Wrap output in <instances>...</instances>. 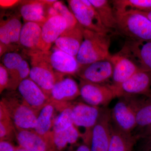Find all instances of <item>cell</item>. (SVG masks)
<instances>
[{
    "label": "cell",
    "instance_id": "1",
    "mask_svg": "<svg viewBox=\"0 0 151 151\" xmlns=\"http://www.w3.org/2000/svg\"><path fill=\"white\" fill-rule=\"evenodd\" d=\"M84 39L76 57L80 65L104 60L111 56V38L108 33L97 32L84 28Z\"/></svg>",
    "mask_w": 151,
    "mask_h": 151
},
{
    "label": "cell",
    "instance_id": "10",
    "mask_svg": "<svg viewBox=\"0 0 151 151\" xmlns=\"http://www.w3.org/2000/svg\"><path fill=\"white\" fill-rule=\"evenodd\" d=\"M24 55L18 51L12 52L1 58V63L8 71L9 76L7 90L16 91L22 81L29 77L30 66Z\"/></svg>",
    "mask_w": 151,
    "mask_h": 151
},
{
    "label": "cell",
    "instance_id": "9",
    "mask_svg": "<svg viewBox=\"0 0 151 151\" xmlns=\"http://www.w3.org/2000/svg\"><path fill=\"white\" fill-rule=\"evenodd\" d=\"M80 97L83 102L98 107H107L117 97L115 89L111 85L91 83L79 79Z\"/></svg>",
    "mask_w": 151,
    "mask_h": 151
},
{
    "label": "cell",
    "instance_id": "25",
    "mask_svg": "<svg viewBox=\"0 0 151 151\" xmlns=\"http://www.w3.org/2000/svg\"><path fill=\"white\" fill-rule=\"evenodd\" d=\"M137 140L132 133L119 129L111 122V141L108 151H132Z\"/></svg>",
    "mask_w": 151,
    "mask_h": 151
},
{
    "label": "cell",
    "instance_id": "28",
    "mask_svg": "<svg viewBox=\"0 0 151 151\" xmlns=\"http://www.w3.org/2000/svg\"><path fill=\"white\" fill-rule=\"evenodd\" d=\"M80 139V133L74 125L63 132L53 133V144L56 151L65 150L68 145H73L78 143Z\"/></svg>",
    "mask_w": 151,
    "mask_h": 151
},
{
    "label": "cell",
    "instance_id": "7",
    "mask_svg": "<svg viewBox=\"0 0 151 151\" xmlns=\"http://www.w3.org/2000/svg\"><path fill=\"white\" fill-rule=\"evenodd\" d=\"M18 9L4 10L0 19V43L6 46L7 52L21 49L19 37L23 24Z\"/></svg>",
    "mask_w": 151,
    "mask_h": 151
},
{
    "label": "cell",
    "instance_id": "35",
    "mask_svg": "<svg viewBox=\"0 0 151 151\" xmlns=\"http://www.w3.org/2000/svg\"><path fill=\"white\" fill-rule=\"evenodd\" d=\"M139 140L141 142L138 151H151V136Z\"/></svg>",
    "mask_w": 151,
    "mask_h": 151
},
{
    "label": "cell",
    "instance_id": "14",
    "mask_svg": "<svg viewBox=\"0 0 151 151\" xmlns=\"http://www.w3.org/2000/svg\"><path fill=\"white\" fill-rule=\"evenodd\" d=\"M151 74L140 69L120 86L117 97L144 95L151 97Z\"/></svg>",
    "mask_w": 151,
    "mask_h": 151
},
{
    "label": "cell",
    "instance_id": "5",
    "mask_svg": "<svg viewBox=\"0 0 151 151\" xmlns=\"http://www.w3.org/2000/svg\"><path fill=\"white\" fill-rule=\"evenodd\" d=\"M104 107L92 106L82 102L73 101V125L81 135L82 142L91 145L92 131Z\"/></svg>",
    "mask_w": 151,
    "mask_h": 151
},
{
    "label": "cell",
    "instance_id": "12",
    "mask_svg": "<svg viewBox=\"0 0 151 151\" xmlns=\"http://www.w3.org/2000/svg\"><path fill=\"white\" fill-rule=\"evenodd\" d=\"M111 110L104 107L92 132L91 151H108L111 137Z\"/></svg>",
    "mask_w": 151,
    "mask_h": 151
},
{
    "label": "cell",
    "instance_id": "38",
    "mask_svg": "<svg viewBox=\"0 0 151 151\" xmlns=\"http://www.w3.org/2000/svg\"><path fill=\"white\" fill-rule=\"evenodd\" d=\"M134 136L137 137L138 140L151 136V124L147 127L138 131L137 134L134 135Z\"/></svg>",
    "mask_w": 151,
    "mask_h": 151
},
{
    "label": "cell",
    "instance_id": "22",
    "mask_svg": "<svg viewBox=\"0 0 151 151\" xmlns=\"http://www.w3.org/2000/svg\"><path fill=\"white\" fill-rule=\"evenodd\" d=\"M84 28L78 23L66 29L55 42L58 49L76 58L84 39Z\"/></svg>",
    "mask_w": 151,
    "mask_h": 151
},
{
    "label": "cell",
    "instance_id": "30",
    "mask_svg": "<svg viewBox=\"0 0 151 151\" xmlns=\"http://www.w3.org/2000/svg\"><path fill=\"white\" fill-rule=\"evenodd\" d=\"M112 3L115 12L151 10V0H115Z\"/></svg>",
    "mask_w": 151,
    "mask_h": 151
},
{
    "label": "cell",
    "instance_id": "20",
    "mask_svg": "<svg viewBox=\"0 0 151 151\" xmlns=\"http://www.w3.org/2000/svg\"><path fill=\"white\" fill-rule=\"evenodd\" d=\"M17 90L27 105L38 112L50 101L40 87L29 77L22 81Z\"/></svg>",
    "mask_w": 151,
    "mask_h": 151
},
{
    "label": "cell",
    "instance_id": "26",
    "mask_svg": "<svg viewBox=\"0 0 151 151\" xmlns=\"http://www.w3.org/2000/svg\"><path fill=\"white\" fill-rule=\"evenodd\" d=\"M51 102L53 103L56 109V117L53 126V133L63 132L73 126V102L68 103Z\"/></svg>",
    "mask_w": 151,
    "mask_h": 151
},
{
    "label": "cell",
    "instance_id": "13",
    "mask_svg": "<svg viewBox=\"0 0 151 151\" xmlns=\"http://www.w3.org/2000/svg\"><path fill=\"white\" fill-rule=\"evenodd\" d=\"M113 65L109 59L80 65L76 76L79 79L91 83L105 84L112 78Z\"/></svg>",
    "mask_w": 151,
    "mask_h": 151
},
{
    "label": "cell",
    "instance_id": "16",
    "mask_svg": "<svg viewBox=\"0 0 151 151\" xmlns=\"http://www.w3.org/2000/svg\"><path fill=\"white\" fill-rule=\"evenodd\" d=\"M109 60L113 65L111 86L116 92L123 83L141 68L132 60L120 53L111 55Z\"/></svg>",
    "mask_w": 151,
    "mask_h": 151
},
{
    "label": "cell",
    "instance_id": "29",
    "mask_svg": "<svg viewBox=\"0 0 151 151\" xmlns=\"http://www.w3.org/2000/svg\"><path fill=\"white\" fill-rule=\"evenodd\" d=\"M16 129L6 109L0 102V141L16 140Z\"/></svg>",
    "mask_w": 151,
    "mask_h": 151
},
{
    "label": "cell",
    "instance_id": "3",
    "mask_svg": "<svg viewBox=\"0 0 151 151\" xmlns=\"http://www.w3.org/2000/svg\"><path fill=\"white\" fill-rule=\"evenodd\" d=\"M117 30L129 40H151V21L139 12H115Z\"/></svg>",
    "mask_w": 151,
    "mask_h": 151
},
{
    "label": "cell",
    "instance_id": "4",
    "mask_svg": "<svg viewBox=\"0 0 151 151\" xmlns=\"http://www.w3.org/2000/svg\"><path fill=\"white\" fill-rule=\"evenodd\" d=\"M23 53L30 60L29 78L50 98L52 89L57 79V74L49 62L45 52L37 50Z\"/></svg>",
    "mask_w": 151,
    "mask_h": 151
},
{
    "label": "cell",
    "instance_id": "37",
    "mask_svg": "<svg viewBox=\"0 0 151 151\" xmlns=\"http://www.w3.org/2000/svg\"><path fill=\"white\" fill-rule=\"evenodd\" d=\"M67 151H91V150L90 146L82 142L69 146Z\"/></svg>",
    "mask_w": 151,
    "mask_h": 151
},
{
    "label": "cell",
    "instance_id": "39",
    "mask_svg": "<svg viewBox=\"0 0 151 151\" xmlns=\"http://www.w3.org/2000/svg\"><path fill=\"white\" fill-rule=\"evenodd\" d=\"M140 12L144 15L145 16L151 21V10L147 11V12Z\"/></svg>",
    "mask_w": 151,
    "mask_h": 151
},
{
    "label": "cell",
    "instance_id": "23",
    "mask_svg": "<svg viewBox=\"0 0 151 151\" xmlns=\"http://www.w3.org/2000/svg\"><path fill=\"white\" fill-rule=\"evenodd\" d=\"M41 30V26L35 23L26 22L23 24L19 44L23 53L39 50Z\"/></svg>",
    "mask_w": 151,
    "mask_h": 151
},
{
    "label": "cell",
    "instance_id": "18",
    "mask_svg": "<svg viewBox=\"0 0 151 151\" xmlns=\"http://www.w3.org/2000/svg\"><path fill=\"white\" fill-rule=\"evenodd\" d=\"M53 136L49 138H44L33 130L16 129V140L19 147L28 151H56Z\"/></svg>",
    "mask_w": 151,
    "mask_h": 151
},
{
    "label": "cell",
    "instance_id": "8",
    "mask_svg": "<svg viewBox=\"0 0 151 151\" xmlns=\"http://www.w3.org/2000/svg\"><path fill=\"white\" fill-rule=\"evenodd\" d=\"M68 8L76 20L85 29L95 32L108 33L110 31L103 25L97 11L89 0L68 1Z\"/></svg>",
    "mask_w": 151,
    "mask_h": 151
},
{
    "label": "cell",
    "instance_id": "31",
    "mask_svg": "<svg viewBox=\"0 0 151 151\" xmlns=\"http://www.w3.org/2000/svg\"><path fill=\"white\" fill-rule=\"evenodd\" d=\"M137 129L138 131L151 124V97L142 98L137 112Z\"/></svg>",
    "mask_w": 151,
    "mask_h": 151
},
{
    "label": "cell",
    "instance_id": "19",
    "mask_svg": "<svg viewBox=\"0 0 151 151\" xmlns=\"http://www.w3.org/2000/svg\"><path fill=\"white\" fill-rule=\"evenodd\" d=\"M67 27V21L61 16H55L47 19L42 26L39 50L49 51L52 44Z\"/></svg>",
    "mask_w": 151,
    "mask_h": 151
},
{
    "label": "cell",
    "instance_id": "32",
    "mask_svg": "<svg viewBox=\"0 0 151 151\" xmlns=\"http://www.w3.org/2000/svg\"><path fill=\"white\" fill-rule=\"evenodd\" d=\"M52 6L58 15L64 17L67 21V29H70L74 27L78 23L73 13L64 3L60 1H57L52 4Z\"/></svg>",
    "mask_w": 151,
    "mask_h": 151
},
{
    "label": "cell",
    "instance_id": "2",
    "mask_svg": "<svg viewBox=\"0 0 151 151\" xmlns=\"http://www.w3.org/2000/svg\"><path fill=\"white\" fill-rule=\"evenodd\" d=\"M1 102L5 106L16 129L33 130L39 112L27 105L18 91L4 93Z\"/></svg>",
    "mask_w": 151,
    "mask_h": 151
},
{
    "label": "cell",
    "instance_id": "15",
    "mask_svg": "<svg viewBox=\"0 0 151 151\" xmlns=\"http://www.w3.org/2000/svg\"><path fill=\"white\" fill-rule=\"evenodd\" d=\"M57 73V79L51 90L50 101L68 103L80 97L79 85L70 75Z\"/></svg>",
    "mask_w": 151,
    "mask_h": 151
},
{
    "label": "cell",
    "instance_id": "11",
    "mask_svg": "<svg viewBox=\"0 0 151 151\" xmlns=\"http://www.w3.org/2000/svg\"><path fill=\"white\" fill-rule=\"evenodd\" d=\"M119 53L151 74V40H129Z\"/></svg>",
    "mask_w": 151,
    "mask_h": 151
},
{
    "label": "cell",
    "instance_id": "21",
    "mask_svg": "<svg viewBox=\"0 0 151 151\" xmlns=\"http://www.w3.org/2000/svg\"><path fill=\"white\" fill-rule=\"evenodd\" d=\"M56 48L53 51H45L53 70L57 73L76 76L80 67L76 58Z\"/></svg>",
    "mask_w": 151,
    "mask_h": 151
},
{
    "label": "cell",
    "instance_id": "17",
    "mask_svg": "<svg viewBox=\"0 0 151 151\" xmlns=\"http://www.w3.org/2000/svg\"><path fill=\"white\" fill-rule=\"evenodd\" d=\"M55 0L22 1L19 11L24 22H32L42 26L49 19L48 8Z\"/></svg>",
    "mask_w": 151,
    "mask_h": 151
},
{
    "label": "cell",
    "instance_id": "33",
    "mask_svg": "<svg viewBox=\"0 0 151 151\" xmlns=\"http://www.w3.org/2000/svg\"><path fill=\"white\" fill-rule=\"evenodd\" d=\"M9 76L6 68L1 63L0 64V93L1 94L8 88Z\"/></svg>",
    "mask_w": 151,
    "mask_h": 151
},
{
    "label": "cell",
    "instance_id": "24",
    "mask_svg": "<svg viewBox=\"0 0 151 151\" xmlns=\"http://www.w3.org/2000/svg\"><path fill=\"white\" fill-rule=\"evenodd\" d=\"M56 115V108L50 101L40 111L34 131L43 137H52Z\"/></svg>",
    "mask_w": 151,
    "mask_h": 151
},
{
    "label": "cell",
    "instance_id": "40",
    "mask_svg": "<svg viewBox=\"0 0 151 151\" xmlns=\"http://www.w3.org/2000/svg\"><path fill=\"white\" fill-rule=\"evenodd\" d=\"M16 151H28L27 150L25 149H24L23 148L21 147H19L18 146L16 150Z\"/></svg>",
    "mask_w": 151,
    "mask_h": 151
},
{
    "label": "cell",
    "instance_id": "36",
    "mask_svg": "<svg viewBox=\"0 0 151 151\" xmlns=\"http://www.w3.org/2000/svg\"><path fill=\"white\" fill-rule=\"evenodd\" d=\"M17 147L9 141H0V151H16Z\"/></svg>",
    "mask_w": 151,
    "mask_h": 151
},
{
    "label": "cell",
    "instance_id": "6",
    "mask_svg": "<svg viewBox=\"0 0 151 151\" xmlns=\"http://www.w3.org/2000/svg\"><path fill=\"white\" fill-rule=\"evenodd\" d=\"M111 110V122L119 129L132 133L137 127V112L141 98L138 96H122Z\"/></svg>",
    "mask_w": 151,
    "mask_h": 151
},
{
    "label": "cell",
    "instance_id": "34",
    "mask_svg": "<svg viewBox=\"0 0 151 151\" xmlns=\"http://www.w3.org/2000/svg\"><path fill=\"white\" fill-rule=\"evenodd\" d=\"M22 1L15 0H1L0 6L4 10L12 9L16 6H19Z\"/></svg>",
    "mask_w": 151,
    "mask_h": 151
},
{
    "label": "cell",
    "instance_id": "27",
    "mask_svg": "<svg viewBox=\"0 0 151 151\" xmlns=\"http://www.w3.org/2000/svg\"><path fill=\"white\" fill-rule=\"evenodd\" d=\"M97 11L104 27L111 31L117 30V21L115 12L108 0H89Z\"/></svg>",
    "mask_w": 151,
    "mask_h": 151
}]
</instances>
